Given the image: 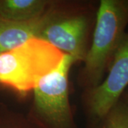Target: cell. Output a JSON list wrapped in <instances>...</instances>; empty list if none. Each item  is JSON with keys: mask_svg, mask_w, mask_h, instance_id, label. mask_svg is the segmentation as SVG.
<instances>
[{"mask_svg": "<svg viewBox=\"0 0 128 128\" xmlns=\"http://www.w3.org/2000/svg\"><path fill=\"white\" fill-rule=\"evenodd\" d=\"M96 87L84 90L82 102L89 118L96 122L103 118L118 102L128 86V32L108 70Z\"/></svg>", "mask_w": 128, "mask_h": 128, "instance_id": "5", "label": "cell"}, {"mask_svg": "<svg viewBox=\"0 0 128 128\" xmlns=\"http://www.w3.org/2000/svg\"><path fill=\"white\" fill-rule=\"evenodd\" d=\"M128 25V0H101L90 47L78 76V86L83 91L102 81L127 33Z\"/></svg>", "mask_w": 128, "mask_h": 128, "instance_id": "1", "label": "cell"}, {"mask_svg": "<svg viewBox=\"0 0 128 128\" xmlns=\"http://www.w3.org/2000/svg\"><path fill=\"white\" fill-rule=\"evenodd\" d=\"M0 128H38L28 119L26 114L13 110L0 102Z\"/></svg>", "mask_w": 128, "mask_h": 128, "instance_id": "9", "label": "cell"}, {"mask_svg": "<svg viewBox=\"0 0 128 128\" xmlns=\"http://www.w3.org/2000/svg\"><path fill=\"white\" fill-rule=\"evenodd\" d=\"M97 9L86 1L52 0L38 38L83 62L90 44Z\"/></svg>", "mask_w": 128, "mask_h": 128, "instance_id": "2", "label": "cell"}, {"mask_svg": "<svg viewBox=\"0 0 128 128\" xmlns=\"http://www.w3.org/2000/svg\"><path fill=\"white\" fill-rule=\"evenodd\" d=\"M46 13L29 22H15L0 16V53L12 50L31 38H38L45 22Z\"/></svg>", "mask_w": 128, "mask_h": 128, "instance_id": "6", "label": "cell"}, {"mask_svg": "<svg viewBox=\"0 0 128 128\" xmlns=\"http://www.w3.org/2000/svg\"><path fill=\"white\" fill-rule=\"evenodd\" d=\"M52 0H0V16L15 22H29L46 13Z\"/></svg>", "mask_w": 128, "mask_h": 128, "instance_id": "7", "label": "cell"}, {"mask_svg": "<svg viewBox=\"0 0 128 128\" xmlns=\"http://www.w3.org/2000/svg\"><path fill=\"white\" fill-rule=\"evenodd\" d=\"M91 128H128V106L120 100L103 118L92 122Z\"/></svg>", "mask_w": 128, "mask_h": 128, "instance_id": "8", "label": "cell"}, {"mask_svg": "<svg viewBox=\"0 0 128 128\" xmlns=\"http://www.w3.org/2000/svg\"><path fill=\"white\" fill-rule=\"evenodd\" d=\"M64 56L62 51L38 38L0 53V88L25 97L59 66Z\"/></svg>", "mask_w": 128, "mask_h": 128, "instance_id": "3", "label": "cell"}, {"mask_svg": "<svg viewBox=\"0 0 128 128\" xmlns=\"http://www.w3.org/2000/svg\"><path fill=\"white\" fill-rule=\"evenodd\" d=\"M120 100H122L128 106V89L124 91Z\"/></svg>", "mask_w": 128, "mask_h": 128, "instance_id": "10", "label": "cell"}, {"mask_svg": "<svg viewBox=\"0 0 128 128\" xmlns=\"http://www.w3.org/2000/svg\"><path fill=\"white\" fill-rule=\"evenodd\" d=\"M74 64L73 58L65 54L59 66L33 90L26 116L38 128H78L69 100L68 76Z\"/></svg>", "mask_w": 128, "mask_h": 128, "instance_id": "4", "label": "cell"}]
</instances>
